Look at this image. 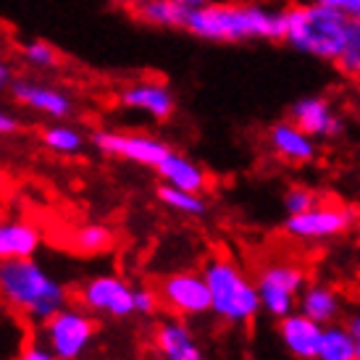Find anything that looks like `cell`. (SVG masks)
Wrapping results in <instances>:
<instances>
[{
    "label": "cell",
    "instance_id": "6da1fadb",
    "mask_svg": "<svg viewBox=\"0 0 360 360\" xmlns=\"http://www.w3.org/2000/svg\"><path fill=\"white\" fill-rule=\"evenodd\" d=\"M287 8L252 0H208L190 11L187 32L208 42L284 40Z\"/></svg>",
    "mask_w": 360,
    "mask_h": 360
},
{
    "label": "cell",
    "instance_id": "7a4b0ae2",
    "mask_svg": "<svg viewBox=\"0 0 360 360\" xmlns=\"http://www.w3.org/2000/svg\"><path fill=\"white\" fill-rule=\"evenodd\" d=\"M0 297L11 310L37 323L66 308L69 292L34 258L0 260Z\"/></svg>",
    "mask_w": 360,
    "mask_h": 360
},
{
    "label": "cell",
    "instance_id": "3957f363",
    "mask_svg": "<svg viewBox=\"0 0 360 360\" xmlns=\"http://www.w3.org/2000/svg\"><path fill=\"white\" fill-rule=\"evenodd\" d=\"M347 30H350V16L342 8H334L323 0L297 3L287 8L284 42L302 56L334 63L347 40Z\"/></svg>",
    "mask_w": 360,
    "mask_h": 360
},
{
    "label": "cell",
    "instance_id": "277c9868",
    "mask_svg": "<svg viewBox=\"0 0 360 360\" xmlns=\"http://www.w3.org/2000/svg\"><path fill=\"white\" fill-rule=\"evenodd\" d=\"M202 276L210 290V313L231 326H248L255 321L260 305L258 284L245 276V271L229 258H210L202 266Z\"/></svg>",
    "mask_w": 360,
    "mask_h": 360
},
{
    "label": "cell",
    "instance_id": "5b68a950",
    "mask_svg": "<svg viewBox=\"0 0 360 360\" xmlns=\"http://www.w3.org/2000/svg\"><path fill=\"white\" fill-rule=\"evenodd\" d=\"M42 326H45V345L58 355V360H79L98 331L90 313L69 305L51 316Z\"/></svg>",
    "mask_w": 360,
    "mask_h": 360
},
{
    "label": "cell",
    "instance_id": "8992f818",
    "mask_svg": "<svg viewBox=\"0 0 360 360\" xmlns=\"http://www.w3.org/2000/svg\"><path fill=\"white\" fill-rule=\"evenodd\" d=\"M92 145L110 158H121L145 166V169H158L160 160L171 153L169 142L153 134L142 131H113V129H98L92 134Z\"/></svg>",
    "mask_w": 360,
    "mask_h": 360
},
{
    "label": "cell",
    "instance_id": "52a82bcc",
    "mask_svg": "<svg viewBox=\"0 0 360 360\" xmlns=\"http://www.w3.org/2000/svg\"><path fill=\"white\" fill-rule=\"evenodd\" d=\"M258 295L263 310L274 319L292 313L295 297L305 290V271L292 263H271L258 274Z\"/></svg>",
    "mask_w": 360,
    "mask_h": 360
},
{
    "label": "cell",
    "instance_id": "ba28073f",
    "mask_svg": "<svg viewBox=\"0 0 360 360\" xmlns=\"http://www.w3.org/2000/svg\"><path fill=\"white\" fill-rule=\"evenodd\" d=\"M79 302L84 310L103 313L110 319L134 316V287L119 274H101L82 284Z\"/></svg>",
    "mask_w": 360,
    "mask_h": 360
},
{
    "label": "cell",
    "instance_id": "9c48e42d",
    "mask_svg": "<svg viewBox=\"0 0 360 360\" xmlns=\"http://www.w3.org/2000/svg\"><path fill=\"white\" fill-rule=\"evenodd\" d=\"M160 305H166L176 316H205L210 313L208 281L198 271H176L158 279Z\"/></svg>",
    "mask_w": 360,
    "mask_h": 360
},
{
    "label": "cell",
    "instance_id": "30bf717a",
    "mask_svg": "<svg viewBox=\"0 0 360 360\" xmlns=\"http://www.w3.org/2000/svg\"><path fill=\"white\" fill-rule=\"evenodd\" d=\"M355 226V210L345 205H316L305 213H295L287 219L284 229L300 240H329L340 237Z\"/></svg>",
    "mask_w": 360,
    "mask_h": 360
},
{
    "label": "cell",
    "instance_id": "8fae6325",
    "mask_svg": "<svg viewBox=\"0 0 360 360\" xmlns=\"http://www.w3.org/2000/svg\"><path fill=\"white\" fill-rule=\"evenodd\" d=\"M11 95L24 108L34 110L40 116H48L53 121L69 119L71 110H74V101H71L66 92L60 90V87H56V84H48V82H40V79H27V77L13 79Z\"/></svg>",
    "mask_w": 360,
    "mask_h": 360
},
{
    "label": "cell",
    "instance_id": "7c38bea8",
    "mask_svg": "<svg viewBox=\"0 0 360 360\" xmlns=\"http://www.w3.org/2000/svg\"><path fill=\"white\" fill-rule=\"evenodd\" d=\"M119 105L127 110L145 113L153 121H169L176 110V98L163 82L145 79L127 84L119 92Z\"/></svg>",
    "mask_w": 360,
    "mask_h": 360
},
{
    "label": "cell",
    "instance_id": "4fadbf2b",
    "mask_svg": "<svg viewBox=\"0 0 360 360\" xmlns=\"http://www.w3.org/2000/svg\"><path fill=\"white\" fill-rule=\"evenodd\" d=\"M290 121H295L302 131H308L313 140L337 137L342 131L340 113L321 95H308V98H300V101L292 103Z\"/></svg>",
    "mask_w": 360,
    "mask_h": 360
},
{
    "label": "cell",
    "instance_id": "5bb4252c",
    "mask_svg": "<svg viewBox=\"0 0 360 360\" xmlns=\"http://www.w3.org/2000/svg\"><path fill=\"white\" fill-rule=\"evenodd\" d=\"M279 337L290 355L297 360H316L319 358L321 337H323V326L319 321H313L305 313H290L279 319Z\"/></svg>",
    "mask_w": 360,
    "mask_h": 360
},
{
    "label": "cell",
    "instance_id": "9a60e30c",
    "mask_svg": "<svg viewBox=\"0 0 360 360\" xmlns=\"http://www.w3.org/2000/svg\"><path fill=\"white\" fill-rule=\"evenodd\" d=\"M269 145L281 160L295 163V166L310 163L319 155L316 140L310 137L308 131H302L295 121H276L269 129Z\"/></svg>",
    "mask_w": 360,
    "mask_h": 360
},
{
    "label": "cell",
    "instance_id": "2e32d148",
    "mask_svg": "<svg viewBox=\"0 0 360 360\" xmlns=\"http://www.w3.org/2000/svg\"><path fill=\"white\" fill-rule=\"evenodd\" d=\"M153 345L163 360H202V347L195 342L190 326L179 319L160 321L153 331Z\"/></svg>",
    "mask_w": 360,
    "mask_h": 360
},
{
    "label": "cell",
    "instance_id": "e0dca14e",
    "mask_svg": "<svg viewBox=\"0 0 360 360\" xmlns=\"http://www.w3.org/2000/svg\"><path fill=\"white\" fill-rule=\"evenodd\" d=\"M42 234L30 221H0V260L34 258L40 250Z\"/></svg>",
    "mask_w": 360,
    "mask_h": 360
},
{
    "label": "cell",
    "instance_id": "ac0fdd59",
    "mask_svg": "<svg viewBox=\"0 0 360 360\" xmlns=\"http://www.w3.org/2000/svg\"><path fill=\"white\" fill-rule=\"evenodd\" d=\"M155 171H158V176L166 184H174L179 190L198 192V195L208 190V174L192 158H187V155H181L176 150H171L166 158L160 160V166Z\"/></svg>",
    "mask_w": 360,
    "mask_h": 360
},
{
    "label": "cell",
    "instance_id": "d6986e66",
    "mask_svg": "<svg viewBox=\"0 0 360 360\" xmlns=\"http://www.w3.org/2000/svg\"><path fill=\"white\" fill-rule=\"evenodd\" d=\"M131 16L145 27H153V30H187L190 8H184L174 0H148Z\"/></svg>",
    "mask_w": 360,
    "mask_h": 360
},
{
    "label": "cell",
    "instance_id": "ffe728a7",
    "mask_svg": "<svg viewBox=\"0 0 360 360\" xmlns=\"http://www.w3.org/2000/svg\"><path fill=\"white\" fill-rule=\"evenodd\" d=\"M300 310L313 321H319L321 326H326L340 316V297L337 292L326 284H308L300 295Z\"/></svg>",
    "mask_w": 360,
    "mask_h": 360
},
{
    "label": "cell",
    "instance_id": "44dd1931",
    "mask_svg": "<svg viewBox=\"0 0 360 360\" xmlns=\"http://www.w3.org/2000/svg\"><path fill=\"white\" fill-rule=\"evenodd\" d=\"M316 360H358V340L347 326H323Z\"/></svg>",
    "mask_w": 360,
    "mask_h": 360
},
{
    "label": "cell",
    "instance_id": "7402d4cb",
    "mask_svg": "<svg viewBox=\"0 0 360 360\" xmlns=\"http://www.w3.org/2000/svg\"><path fill=\"white\" fill-rule=\"evenodd\" d=\"M69 242L71 248L82 255H101V252H108L113 248L116 234L105 224H84V226L71 231Z\"/></svg>",
    "mask_w": 360,
    "mask_h": 360
},
{
    "label": "cell",
    "instance_id": "603a6c76",
    "mask_svg": "<svg viewBox=\"0 0 360 360\" xmlns=\"http://www.w3.org/2000/svg\"><path fill=\"white\" fill-rule=\"evenodd\" d=\"M155 198H158L166 208L176 210V213H184V216H205V213H208V202L202 200V195L179 190V187L166 184V181L155 190Z\"/></svg>",
    "mask_w": 360,
    "mask_h": 360
},
{
    "label": "cell",
    "instance_id": "cb8c5ba5",
    "mask_svg": "<svg viewBox=\"0 0 360 360\" xmlns=\"http://www.w3.org/2000/svg\"><path fill=\"white\" fill-rule=\"evenodd\" d=\"M42 145L58 155H77L84 148V134L71 124H51L42 129Z\"/></svg>",
    "mask_w": 360,
    "mask_h": 360
},
{
    "label": "cell",
    "instance_id": "d4e9b609",
    "mask_svg": "<svg viewBox=\"0 0 360 360\" xmlns=\"http://www.w3.org/2000/svg\"><path fill=\"white\" fill-rule=\"evenodd\" d=\"M334 66L340 69L342 77L352 82H360V19L350 16V30H347V40L342 45L340 58L334 60Z\"/></svg>",
    "mask_w": 360,
    "mask_h": 360
},
{
    "label": "cell",
    "instance_id": "484cf974",
    "mask_svg": "<svg viewBox=\"0 0 360 360\" xmlns=\"http://www.w3.org/2000/svg\"><path fill=\"white\" fill-rule=\"evenodd\" d=\"M21 58H24V63H27V66H32V69H40V71L58 69V63H60L58 51L53 48L51 42H45V40L27 42V45L21 48Z\"/></svg>",
    "mask_w": 360,
    "mask_h": 360
},
{
    "label": "cell",
    "instance_id": "4316f807",
    "mask_svg": "<svg viewBox=\"0 0 360 360\" xmlns=\"http://www.w3.org/2000/svg\"><path fill=\"white\" fill-rule=\"evenodd\" d=\"M319 205V195L310 190V187H290L284 195V208L290 216L295 213H305V210L316 208Z\"/></svg>",
    "mask_w": 360,
    "mask_h": 360
},
{
    "label": "cell",
    "instance_id": "83f0119b",
    "mask_svg": "<svg viewBox=\"0 0 360 360\" xmlns=\"http://www.w3.org/2000/svg\"><path fill=\"white\" fill-rule=\"evenodd\" d=\"M160 308V297L155 290L148 287H134V313L140 316H153Z\"/></svg>",
    "mask_w": 360,
    "mask_h": 360
},
{
    "label": "cell",
    "instance_id": "f1b7e54d",
    "mask_svg": "<svg viewBox=\"0 0 360 360\" xmlns=\"http://www.w3.org/2000/svg\"><path fill=\"white\" fill-rule=\"evenodd\" d=\"M19 360H58V355H56L48 345L34 342V345H30V347H24V352L19 355Z\"/></svg>",
    "mask_w": 360,
    "mask_h": 360
},
{
    "label": "cell",
    "instance_id": "f546056e",
    "mask_svg": "<svg viewBox=\"0 0 360 360\" xmlns=\"http://www.w3.org/2000/svg\"><path fill=\"white\" fill-rule=\"evenodd\" d=\"M13 131H19V119H16L11 110L0 108V137H6V134H13Z\"/></svg>",
    "mask_w": 360,
    "mask_h": 360
},
{
    "label": "cell",
    "instance_id": "4dcf8cb0",
    "mask_svg": "<svg viewBox=\"0 0 360 360\" xmlns=\"http://www.w3.org/2000/svg\"><path fill=\"white\" fill-rule=\"evenodd\" d=\"M11 84H13V71H11V66L6 60L0 58V92L8 90Z\"/></svg>",
    "mask_w": 360,
    "mask_h": 360
},
{
    "label": "cell",
    "instance_id": "1f68e13d",
    "mask_svg": "<svg viewBox=\"0 0 360 360\" xmlns=\"http://www.w3.org/2000/svg\"><path fill=\"white\" fill-rule=\"evenodd\" d=\"M119 8H124V11H129V13H134V11H140L148 0H113Z\"/></svg>",
    "mask_w": 360,
    "mask_h": 360
},
{
    "label": "cell",
    "instance_id": "d6a6232c",
    "mask_svg": "<svg viewBox=\"0 0 360 360\" xmlns=\"http://www.w3.org/2000/svg\"><path fill=\"white\" fill-rule=\"evenodd\" d=\"M345 326H347V331H350L355 340H360V313H352Z\"/></svg>",
    "mask_w": 360,
    "mask_h": 360
},
{
    "label": "cell",
    "instance_id": "836d02e7",
    "mask_svg": "<svg viewBox=\"0 0 360 360\" xmlns=\"http://www.w3.org/2000/svg\"><path fill=\"white\" fill-rule=\"evenodd\" d=\"M174 3H179V6H184V8H200L202 3H208V0H174Z\"/></svg>",
    "mask_w": 360,
    "mask_h": 360
},
{
    "label": "cell",
    "instance_id": "e575fe53",
    "mask_svg": "<svg viewBox=\"0 0 360 360\" xmlns=\"http://www.w3.org/2000/svg\"><path fill=\"white\" fill-rule=\"evenodd\" d=\"M347 16H358L360 19V0H350V6H347Z\"/></svg>",
    "mask_w": 360,
    "mask_h": 360
},
{
    "label": "cell",
    "instance_id": "d590c367",
    "mask_svg": "<svg viewBox=\"0 0 360 360\" xmlns=\"http://www.w3.org/2000/svg\"><path fill=\"white\" fill-rule=\"evenodd\" d=\"M323 3H329L334 8H342L345 13H347V6H350V0H323Z\"/></svg>",
    "mask_w": 360,
    "mask_h": 360
},
{
    "label": "cell",
    "instance_id": "8d00e7d4",
    "mask_svg": "<svg viewBox=\"0 0 360 360\" xmlns=\"http://www.w3.org/2000/svg\"><path fill=\"white\" fill-rule=\"evenodd\" d=\"M358 360H360V340H358Z\"/></svg>",
    "mask_w": 360,
    "mask_h": 360
},
{
    "label": "cell",
    "instance_id": "74e56055",
    "mask_svg": "<svg viewBox=\"0 0 360 360\" xmlns=\"http://www.w3.org/2000/svg\"><path fill=\"white\" fill-rule=\"evenodd\" d=\"M153 360H163V358H153Z\"/></svg>",
    "mask_w": 360,
    "mask_h": 360
}]
</instances>
